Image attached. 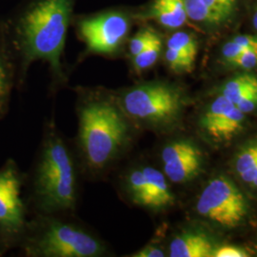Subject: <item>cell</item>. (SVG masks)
<instances>
[{
	"label": "cell",
	"instance_id": "obj_32",
	"mask_svg": "<svg viewBox=\"0 0 257 257\" xmlns=\"http://www.w3.org/2000/svg\"><path fill=\"white\" fill-rule=\"evenodd\" d=\"M254 248H255V250H256V253H257V239H256V244H255V246H254Z\"/></svg>",
	"mask_w": 257,
	"mask_h": 257
},
{
	"label": "cell",
	"instance_id": "obj_21",
	"mask_svg": "<svg viewBox=\"0 0 257 257\" xmlns=\"http://www.w3.org/2000/svg\"><path fill=\"white\" fill-rule=\"evenodd\" d=\"M158 37L159 35L151 28L140 30L138 34L130 40L128 52L131 56L134 57L138 55Z\"/></svg>",
	"mask_w": 257,
	"mask_h": 257
},
{
	"label": "cell",
	"instance_id": "obj_10",
	"mask_svg": "<svg viewBox=\"0 0 257 257\" xmlns=\"http://www.w3.org/2000/svg\"><path fill=\"white\" fill-rule=\"evenodd\" d=\"M211 241L199 232H183L172 240L169 255L172 257L213 256Z\"/></svg>",
	"mask_w": 257,
	"mask_h": 257
},
{
	"label": "cell",
	"instance_id": "obj_19",
	"mask_svg": "<svg viewBox=\"0 0 257 257\" xmlns=\"http://www.w3.org/2000/svg\"><path fill=\"white\" fill-rule=\"evenodd\" d=\"M167 47L176 50L195 60L197 55V44L194 37L188 33L176 32L169 38Z\"/></svg>",
	"mask_w": 257,
	"mask_h": 257
},
{
	"label": "cell",
	"instance_id": "obj_11",
	"mask_svg": "<svg viewBox=\"0 0 257 257\" xmlns=\"http://www.w3.org/2000/svg\"><path fill=\"white\" fill-rule=\"evenodd\" d=\"M201 165V153L198 149L172 161L163 163L165 175L175 183H184L196 175Z\"/></svg>",
	"mask_w": 257,
	"mask_h": 257
},
{
	"label": "cell",
	"instance_id": "obj_6",
	"mask_svg": "<svg viewBox=\"0 0 257 257\" xmlns=\"http://www.w3.org/2000/svg\"><path fill=\"white\" fill-rule=\"evenodd\" d=\"M78 33L87 52L95 55L118 53L128 37L131 17L122 10H110L78 21Z\"/></svg>",
	"mask_w": 257,
	"mask_h": 257
},
{
	"label": "cell",
	"instance_id": "obj_24",
	"mask_svg": "<svg viewBox=\"0 0 257 257\" xmlns=\"http://www.w3.org/2000/svg\"><path fill=\"white\" fill-rule=\"evenodd\" d=\"M233 64L246 70L254 68L257 66V49H246Z\"/></svg>",
	"mask_w": 257,
	"mask_h": 257
},
{
	"label": "cell",
	"instance_id": "obj_27",
	"mask_svg": "<svg viewBox=\"0 0 257 257\" xmlns=\"http://www.w3.org/2000/svg\"><path fill=\"white\" fill-rule=\"evenodd\" d=\"M213 256L215 257H246L248 254L241 248L234 246H224L214 251Z\"/></svg>",
	"mask_w": 257,
	"mask_h": 257
},
{
	"label": "cell",
	"instance_id": "obj_3",
	"mask_svg": "<svg viewBox=\"0 0 257 257\" xmlns=\"http://www.w3.org/2000/svg\"><path fill=\"white\" fill-rule=\"evenodd\" d=\"M36 193L43 210H72L76 201L74 161L62 139L51 132L44 142L36 178Z\"/></svg>",
	"mask_w": 257,
	"mask_h": 257
},
{
	"label": "cell",
	"instance_id": "obj_16",
	"mask_svg": "<svg viewBox=\"0 0 257 257\" xmlns=\"http://www.w3.org/2000/svg\"><path fill=\"white\" fill-rule=\"evenodd\" d=\"M127 188L134 202L140 206L150 207L149 188L142 170H135L128 174Z\"/></svg>",
	"mask_w": 257,
	"mask_h": 257
},
{
	"label": "cell",
	"instance_id": "obj_30",
	"mask_svg": "<svg viewBox=\"0 0 257 257\" xmlns=\"http://www.w3.org/2000/svg\"><path fill=\"white\" fill-rule=\"evenodd\" d=\"M249 185H251V186H253V187L257 188V171L256 173H255L254 175H253V177H252V180H251V182H250Z\"/></svg>",
	"mask_w": 257,
	"mask_h": 257
},
{
	"label": "cell",
	"instance_id": "obj_25",
	"mask_svg": "<svg viewBox=\"0 0 257 257\" xmlns=\"http://www.w3.org/2000/svg\"><path fill=\"white\" fill-rule=\"evenodd\" d=\"M246 49L243 47L240 46L236 42L231 40L230 42H227L222 49V54L224 58L230 63H233L237 58L239 55H241Z\"/></svg>",
	"mask_w": 257,
	"mask_h": 257
},
{
	"label": "cell",
	"instance_id": "obj_13",
	"mask_svg": "<svg viewBox=\"0 0 257 257\" xmlns=\"http://www.w3.org/2000/svg\"><path fill=\"white\" fill-rule=\"evenodd\" d=\"M245 113L234 106L231 110L224 115V117L207 134L217 141H228L237 135L243 128Z\"/></svg>",
	"mask_w": 257,
	"mask_h": 257
},
{
	"label": "cell",
	"instance_id": "obj_23",
	"mask_svg": "<svg viewBox=\"0 0 257 257\" xmlns=\"http://www.w3.org/2000/svg\"><path fill=\"white\" fill-rule=\"evenodd\" d=\"M210 9L220 15L225 19H228L233 12L236 0H201Z\"/></svg>",
	"mask_w": 257,
	"mask_h": 257
},
{
	"label": "cell",
	"instance_id": "obj_2",
	"mask_svg": "<svg viewBox=\"0 0 257 257\" xmlns=\"http://www.w3.org/2000/svg\"><path fill=\"white\" fill-rule=\"evenodd\" d=\"M79 143L88 166L101 171L119 155L128 138V120L117 99L96 92L79 108Z\"/></svg>",
	"mask_w": 257,
	"mask_h": 257
},
{
	"label": "cell",
	"instance_id": "obj_20",
	"mask_svg": "<svg viewBox=\"0 0 257 257\" xmlns=\"http://www.w3.org/2000/svg\"><path fill=\"white\" fill-rule=\"evenodd\" d=\"M165 58L170 69L175 73L190 72L193 69L194 59L172 48L167 47Z\"/></svg>",
	"mask_w": 257,
	"mask_h": 257
},
{
	"label": "cell",
	"instance_id": "obj_9",
	"mask_svg": "<svg viewBox=\"0 0 257 257\" xmlns=\"http://www.w3.org/2000/svg\"><path fill=\"white\" fill-rule=\"evenodd\" d=\"M140 19H153L168 29L182 27L187 21L184 0H154Z\"/></svg>",
	"mask_w": 257,
	"mask_h": 257
},
{
	"label": "cell",
	"instance_id": "obj_31",
	"mask_svg": "<svg viewBox=\"0 0 257 257\" xmlns=\"http://www.w3.org/2000/svg\"><path fill=\"white\" fill-rule=\"evenodd\" d=\"M253 26L257 30V7L254 12V15H253Z\"/></svg>",
	"mask_w": 257,
	"mask_h": 257
},
{
	"label": "cell",
	"instance_id": "obj_26",
	"mask_svg": "<svg viewBox=\"0 0 257 257\" xmlns=\"http://www.w3.org/2000/svg\"><path fill=\"white\" fill-rule=\"evenodd\" d=\"M235 106L245 114L253 111L257 108V92L249 93L238 103H236Z\"/></svg>",
	"mask_w": 257,
	"mask_h": 257
},
{
	"label": "cell",
	"instance_id": "obj_14",
	"mask_svg": "<svg viewBox=\"0 0 257 257\" xmlns=\"http://www.w3.org/2000/svg\"><path fill=\"white\" fill-rule=\"evenodd\" d=\"M257 92V77L252 74H241L226 83L222 94L234 105L251 92Z\"/></svg>",
	"mask_w": 257,
	"mask_h": 257
},
{
	"label": "cell",
	"instance_id": "obj_4",
	"mask_svg": "<svg viewBox=\"0 0 257 257\" xmlns=\"http://www.w3.org/2000/svg\"><path fill=\"white\" fill-rule=\"evenodd\" d=\"M126 116L151 125L174 122L183 108L180 91L170 84L146 83L125 90L117 97Z\"/></svg>",
	"mask_w": 257,
	"mask_h": 257
},
{
	"label": "cell",
	"instance_id": "obj_8",
	"mask_svg": "<svg viewBox=\"0 0 257 257\" xmlns=\"http://www.w3.org/2000/svg\"><path fill=\"white\" fill-rule=\"evenodd\" d=\"M20 188V178L14 167L0 170V228L9 233L19 232L24 225Z\"/></svg>",
	"mask_w": 257,
	"mask_h": 257
},
{
	"label": "cell",
	"instance_id": "obj_12",
	"mask_svg": "<svg viewBox=\"0 0 257 257\" xmlns=\"http://www.w3.org/2000/svg\"><path fill=\"white\" fill-rule=\"evenodd\" d=\"M149 188L150 207L154 209H162L172 205L175 197L167 183L166 176L153 167L142 169Z\"/></svg>",
	"mask_w": 257,
	"mask_h": 257
},
{
	"label": "cell",
	"instance_id": "obj_17",
	"mask_svg": "<svg viewBox=\"0 0 257 257\" xmlns=\"http://www.w3.org/2000/svg\"><path fill=\"white\" fill-rule=\"evenodd\" d=\"M187 17L196 22L219 24L225 21L222 16L207 7L201 0H184Z\"/></svg>",
	"mask_w": 257,
	"mask_h": 257
},
{
	"label": "cell",
	"instance_id": "obj_28",
	"mask_svg": "<svg viewBox=\"0 0 257 257\" xmlns=\"http://www.w3.org/2000/svg\"><path fill=\"white\" fill-rule=\"evenodd\" d=\"M132 256L134 257H163L165 256V252L163 249L157 246H147L145 248L135 252Z\"/></svg>",
	"mask_w": 257,
	"mask_h": 257
},
{
	"label": "cell",
	"instance_id": "obj_1",
	"mask_svg": "<svg viewBox=\"0 0 257 257\" xmlns=\"http://www.w3.org/2000/svg\"><path fill=\"white\" fill-rule=\"evenodd\" d=\"M76 0H33L22 13L17 36L25 66L47 62L62 77L61 56Z\"/></svg>",
	"mask_w": 257,
	"mask_h": 257
},
{
	"label": "cell",
	"instance_id": "obj_15",
	"mask_svg": "<svg viewBox=\"0 0 257 257\" xmlns=\"http://www.w3.org/2000/svg\"><path fill=\"white\" fill-rule=\"evenodd\" d=\"M235 169L241 179L250 184L257 171V142L241 150L235 161Z\"/></svg>",
	"mask_w": 257,
	"mask_h": 257
},
{
	"label": "cell",
	"instance_id": "obj_5",
	"mask_svg": "<svg viewBox=\"0 0 257 257\" xmlns=\"http://www.w3.org/2000/svg\"><path fill=\"white\" fill-rule=\"evenodd\" d=\"M31 248L34 255L43 257H97L106 251L89 232L56 220L47 222Z\"/></svg>",
	"mask_w": 257,
	"mask_h": 257
},
{
	"label": "cell",
	"instance_id": "obj_7",
	"mask_svg": "<svg viewBox=\"0 0 257 257\" xmlns=\"http://www.w3.org/2000/svg\"><path fill=\"white\" fill-rule=\"evenodd\" d=\"M196 209L198 213L223 227L237 226L247 215V203L236 186L227 178L217 177L206 186Z\"/></svg>",
	"mask_w": 257,
	"mask_h": 257
},
{
	"label": "cell",
	"instance_id": "obj_22",
	"mask_svg": "<svg viewBox=\"0 0 257 257\" xmlns=\"http://www.w3.org/2000/svg\"><path fill=\"white\" fill-rule=\"evenodd\" d=\"M10 91V76L4 54L0 48V111L7 101Z\"/></svg>",
	"mask_w": 257,
	"mask_h": 257
},
{
	"label": "cell",
	"instance_id": "obj_18",
	"mask_svg": "<svg viewBox=\"0 0 257 257\" xmlns=\"http://www.w3.org/2000/svg\"><path fill=\"white\" fill-rule=\"evenodd\" d=\"M162 50V41L160 37L156 39L144 49L141 53L133 57V64L137 72H143L152 68L156 64Z\"/></svg>",
	"mask_w": 257,
	"mask_h": 257
},
{
	"label": "cell",
	"instance_id": "obj_29",
	"mask_svg": "<svg viewBox=\"0 0 257 257\" xmlns=\"http://www.w3.org/2000/svg\"><path fill=\"white\" fill-rule=\"evenodd\" d=\"M232 40L244 49H257V37L254 36H238Z\"/></svg>",
	"mask_w": 257,
	"mask_h": 257
}]
</instances>
